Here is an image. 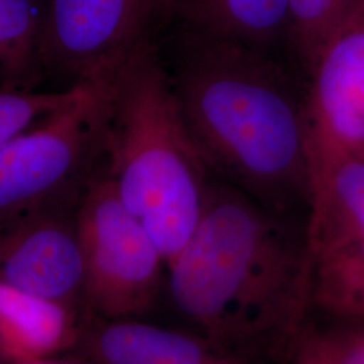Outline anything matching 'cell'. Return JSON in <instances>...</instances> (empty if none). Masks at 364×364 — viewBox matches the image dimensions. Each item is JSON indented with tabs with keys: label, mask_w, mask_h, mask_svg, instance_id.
Segmentation results:
<instances>
[{
	"label": "cell",
	"mask_w": 364,
	"mask_h": 364,
	"mask_svg": "<svg viewBox=\"0 0 364 364\" xmlns=\"http://www.w3.org/2000/svg\"><path fill=\"white\" fill-rule=\"evenodd\" d=\"M109 81L84 82L75 100L0 144V215L84 191L103 156Z\"/></svg>",
	"instance_id": "277c9868"
},
{
	"label": "cell",
	"mask_w": 364,
	"mask_h": 364,
	"mask_svg": "<svg viewBox=\"0 0 364 364\" xmlns=\"http://www.w3.org/2000/svg\"><path fill=\"white\" fill-rule=\"evenodd\" d=\"M204 364H255L252 358L242 355V353H235V352L223 351V350H216L208 358V360Z\"/></svg>",
	"instance_id": "d6986e66"
},
{
	"label": "cell",
	"mask_w": 364,
	"mask_h": 364,
	"mask_svg": "<svg viewBox=\"0 0 364 364\" xmlns=\"http://www.w3.org/2000/svg\"><path fill=\"white\" fill-rule=\"evenodd\" d=\"M362 0H287L285 54L304 80L326 41Z\"/></svg>",
	"instance_id": "5bb4252c"
},
{
	"label": "cell",
	"mask_w": 364,
	"mask_h": 364,
	"mask_svg": "<svg viewBox=\"0 0 364 364\" xmlns=\"http://www.w3.org/2000/svg\"><path fill=\"white\" fill-rule=\"evenodd\" d=\"M168 75L209 173L306 223L311 153L297 69L284 55L186 31Z\"/></svg>",
	"instance_id": "7a4b0ae2"
},
{
	"label": "cell",
	"mask_w": 364,
	"mask_h": 364,
	"mask_svg": "<svg viewBox=\"0 0 364 364\" xmlns=\"http://www.w3.org/2000/svg\"><path fill=\"white\" fill-rule=\"evenodd\" d=\"M313 304L341 318L364 321V240L314 262Z\"/></svg>",
	"instance_id": "4fadbf2b"
},
{
	"label": "cell",
	"mask_w": 364,
	"mask_h": 364,
	"mask_svg": "<svg viewBox=\"0 0 364 364\" xmlns=\"http://www.w3.org/2000/svg\"><path fill=\"white\" fill-rule=\"evenodd\" d=\"M82 88L84 84L57 92H0V144L75 100Z\"/></svg>",
	"instance_id": "2e32d148"
},
{
	"label": "cell",
	"mask_w": 364,
	"mask_h": 364,
	"mask_svg": "<svg viewBox=\"0 0 364 364\" xmlns=\"http://www.w3.org/2000/svg\"><path fill=\"white\" fill-rule=\"evenodd\" d=\"M78 309L0 282V359L4 364L55 358L76 347Z\"/></svg>",
	"instance_id": "30bf717a"
},
{
	"label": "cell",
	"mask_w": 364,
	"mask_h": 364,
	"mask_svg": "<svg viewBox=\"0 0 364 364\" xmlns=\"http://www.w3.org/2000/svg\"><path fill=\"white\" fill-rule=\"evenodd\" d=\"M294 364H328L314 336L301 340L294 352Z\"/></svg>",
	"instance_id": "ac0fdd59"
},
{
	"label": "cell",
	"mask_w": 364,
	"mask_h": 364,
	"mask_svg": "<svg viewBox=\"0 0 364 364\" xmlns=\"http://www.w3.org/2000/svg\"><path fill=\"white\" fill-rule=\"evenodd\" d=\"M0 364H4L3 362H1V359H0Z\"/></svg>",
	"instance_id": "44dd1931"
},
{
	"label": "cell",
	"mask_w": 364,
	"mask_h": 364,
	"mask_svg": "<svg viewBox=\"0 0 364 364\" xmlns=\"http://www.w3.org/2000/svg\"><path fill=\"white\" fill-rule=\"evenodd\" d=\"M105 174L166 266L193 234L212 174L182 120L168 70L150 43L111 80Z\"/></svg>",
	"instance_id": "3957f363"
},
{
	"label": "cell",
	"mask_w": 364,
	"mask_h": 364,
	"mask_svg": "<svg viewBox=\"0 0 364 364\" xmlns=\"http://www.w3.org/2000/svg\"><path fill=\"white\" fill-rule=\"evenodd\" d=\"M84 257V306L97 318H132L151 311L166 260L144 225L122 204L105 176L87 182L77 209Z\"/></svg>",
	"instance_id": "5b68a950"
},
{
	"label": "cell",
	"mask_w": 364,
	"mask_h": 364,
	"mask_svg": "<svg viewBox=\"0 0 364 364\" xmlns=\"http://www.w3.org/2000/svg\"><path fill=\"white\" fill-rule=\"evenodd\" d=\"M305 109L309 146L364 153V0L314 58Z\"/></svg>",
	"instance_id": "ba28073f"
},
{
	"label": "cell",
	"mask_w": 364,
	"mask_h": 364,
	"mask_svg": "<svg viewBox=\"0 0 364 364\" xmlns=\"http://www.w3.org/2000/svg\"><path fill=\"white\" fill-rule=\"evenodd\" d=\"M10 364H93L85 359L80 358H49V359H42V360H33V362H22V363Z\"/></svg>",
	"instance_id": "ffe728a7"
},
{
	"label": "cell",
	"mask_w": 364,
	"mask_h": 364,
	"mask_svg": "<svg viewBox=\"0 0 364 364\" xmlns=\"http://www.w3.org/2000/svg\"><path fill=\"white\" fill-rule=\"evenodd\" d=\"M43 7L39 0H0V70L27 76L38 63Z\"/></svg>",
	"instance_id": "9a60e30c"
},
{
	"label": "cell",
	"mask_w": 364,
	"mask_h": 364,
	"mask_svg": "<svg viewBox=\"0 0 364 364\" xmlns=\"http://www.w3.org/2000/svg\"><path fill=\"white\" fill-rule=\"evenodd\" d=\"M76 347L93 364H204L218 350L201 335L131 318H99L82 326Z\"/></svg>",
	"instance_id": "8fae6325"
},
{
	"label": "cell",
	"mask_w": 364,
	"mask_h": 364,
	"mask_svg": "<svg viewBox=\"0 0 364 364\" xmlns=\"http://www.w3.org/2000/svg\"><path fill=\"white\" fill-rule=\"evenodd\" d=\"M170 7L180 11L186 31L287 58V0H170Z\"/></svg>",
	"instance_id": "7c38bea8"
},
{
	"label": "cell",
	"mask_w": 364,
	"mask_h": 364,
	"mask_svg": "<svg viewBox=\"0 0 364 364\" xmlns=\"http://www.w3.org/2000/svg\"><path fill=\"white\" fill-rule=\"evenodd\" d=\"M328 364H364V326L314 336Z\"/></svg>",
	"instance_id": "e0dca14e"
},
{
	"label": "cell",
	"mask_w": 364,
	"mask_h": 364,
	"mask_svg": "<svg viewBox=\"0 0 364 364\" xmlns=\"http://www.w3.org/2000/svg\"><path fill=\"white\" fill-rule=\"evenodd\" d=\"M306 237L313 260L364 240V153L309 146Z\"/></svg>",
	"instance_id": "9c48e42d"
},
{
	"label": "cell",
	"mask_w": 364,
	"mask_h": 364,
	"mask_svg": "<svg viewBox=\"0 0 364 364\" xmlns=\"http://www.w3.org/2000/svg\"><path fill=\"white\" fill-rule=\"evenodd\" d=\"M313 267L305 221L213 176L193 234L166 266L174 304L203 338L277 362L302 340Z\"/></svg>",
	"instance_id": "6da1fadb"
},
{
	"label": "cell",
	"mask_w": 364,
	"mask_h": 364,
	"mask_svg": "<svg viewBox=\"0 0 364 364\" xmlns=\"http://www.w3.org/2000/svg\"><path fill=\"white\" fill-rule=\"evenodd\" d=\"M170 0H48L38 60L77 84L108 81L149 43V28Z\"/></svg>",
	"instance_id": "8992f818"
},
{
	"label": "cell",
	"mask_w": 364,
	"mask_h": 364,
	"mask_svg": "<svg viewBox=\"0 0 364 364\" xmlns=\"http://www.w3.org/2000/svg\"><path fill=\"white\" fill-rule=\"evenodd\" d=\"M81 195L0 215V282L76 309L84 305Z\"/></svg>",
	"instance_id": "52a82bcc"
}]
</instances>
